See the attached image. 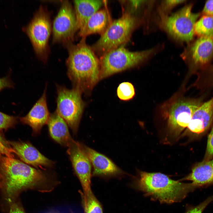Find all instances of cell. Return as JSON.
Returning a JSON list of instances; mask_svg holds the SVG:
<instances>
[{"label":"cell","instance_id":"obj_32","mask_svg":"<svg viewBox=\"0 0 213 213\" xmlns=\"http://www.w3.org/2000/svg\"><path fill=\"white\" fill-rule=\"evenodd\" d=\"M184 0H167L164 2L165 4L168 7H171L179 4L183 3Z\"/></svg>","mask_w":213,"mask_h":213},{"label":"cell","instance_id":"obj_21","mask_svg":"<svg viewBox=\"0 0 213 213\" xmlns=\"http://www.w3.org/2000/svg\"><path fill=\"white\" fill-rule=\"evenodd\" d=\"M194 33L199 37L213 36V16L203 15L195 24Z\"/></svg>","mask_w":213,"mask_h":213},{"label":"cell","instance_id":"obj_20","mask_svg":"<svg viewBox=\"0 0 213 213\" xmlns=\"http://www.w3.org/2000/svg\"><path fill=\"white\" fill-rule=\"evenodd\" d=\"M108 17L105 9L98 10L88 19L84 28L79 32V35L82 38L91 34L99 33L101 35L106 29L108 25Z\"/></svg>","mask_w":213,"mask_h":213},{"label":"cell","instance_id":"obj_17","mask_svg":"<svg viewBox=\"0 0 213 213\" xmlns=\"http://www.w3.org/2000/svg\"><path fill=\"white\" fill-rule=\"evenodd\" d=\"M183 180L191 181L198 188L213 185V159L196 164L189 175L180 180Z\"/></svg>","mask_w":213,"mask_h":213},{"label":"cell","instance_id":"obj_33","mask_svg":"<svg viewBox=\"0 0 213 213\" xmlns=\"http://www.w3.org/2000/svg\"><path fill=\"white\" fill-rule=\"evenodd\" d=\"M143 1L139 0L130 1V3L133 7L135 8H137L142 3Z\"/></svg>","mask_w":213,"mask_h":213},{"label":"cell","instance_id":"obj_12","mask_svg":"<svg viewBox=\"0 0 213 213\" xmlns=\"http://www.w3.org/2000/svg\"><path fill=\"white\" fill-rule=\"evenodd\" d=\"M188 52L196 69L199 72L205 69L211 65L213 58V36L199 37L190 46Z\"/></svg>","mask_w":213,"mask_h":213},{"label":"cell","instance_id":"obj_29","mask_svg":"<svg viewBox=\"0 0 213 213\" xmlns=\"http://www.w3.org/2000/svg\"><path fill=\"white\" fill-rule=\"evenodd\" d=\"M7 203L9 207V213H26L17 199L12 200Z\"/></svg>","mask_w":213,"mask_h":213},{"label":"cell","instance_id":"obj_27","mask_svg":"<svg viewBox=\"0 0 213 213\" xmlns=\"http://www.w3.org/2000/svg\"><path fill=\"white\" fill-rule=\"evenodd\" d=\"M213 157V127L208 138L207 147L203 161H207L212 159Z\"/></svg>","mask_w":213,"mask_h":213},{"label":"cell","instance_id":"obj_28","mask_svg":"<svg viewBox=\"0 0 213 213\" xmlns=\"http://www.w3.org/2000/svg\"><path fill=\"white\" fill-rule=\"evenodd\" d=\"M15 152L11 147H9L4 139L0 135V156H5L13 157V154Z\"/></svg>","mask_w":213,"mask_h":213},{"label":"cell","instance_id":"obj_6","mask_svg":"<svg viewBox=\"0 0 213 213\" xmlns=\"http://www.w3.org/2000/svg\"><path fill=\"white\" fill-rule=\"evenodd\" d=\"M56 86L57 106L55 111L75 134L85 105L81 97L82 93L73 88L69 89L57 85Z\"/></svg>","mask_w":213,"mask_h":213},{"label":"cell","instance_id":"obj_5","mask_svg":"<svg viewBox=\"0 0 213 213\" xmlns=\"http://www.w3.org/2000/svg\"><path fill=\"white\" fill-rule=\"evenodd\" d=\"M154 49L132 52L122 45L102 55L100 61V79L130 68L146 58Z\"/></svg>","mask_w":213,"mask_h":213},{"label":"cell","instance_id":"obj_10","mask_svg":"<svg viewBox=\"0 0 213 213\" xmlns=\"http://www.w3.org/2000/svg\"><path fill=\"white\" fill-rule=\"evenodd\" d=\"M203 103L201 98L174 103L167 115L168 125L171 131L178 135L187 128L193 113Z\"/></svg>","mask_w":213,"mask_h":213},{"label":"cell","instance_id":"obj_19","mask_svg":"<svg viewBox=\"0 0 213 213\" xmlns=\"http://www.w3.org/2000/svg\"><path fill=\"white\" fill-rule=\"evenodd\" d=\"M74 3L77 28L80 31L90 17L99 10L103 2L99 0H74Z\"/></svg>","mask_w":213,"mask_h":213},{"label":"cell","instance_id":"obj_3","mask_svg":"<svg viewBox=\"0 0 213 213\" xmlns=\"http://www.w3.org/2000/svg\"><path fill=\"white\" fill-rule=\"evenodd\" d=\"M135 188L161 203L180 202L198 188L192 183H184L171 179L160 172L140 171L134 184Z\"/></svg>","mask_w":213,"mask_h":213},{"label":"cell","instance_id":"obj_30","mask_svg":"<svg viewBox=\"0 0 213 213\" xmlns=\"http://www.w3.org/2000/svg\"><path fill=\"white\" fill-rule=\"evenodd\" d=\"M202 13L203 15L213 16V0H209L206 1Z\"/></svg>","mask_w":213,"mask_h":213},{"label":"cell","instance_id":"obj_11","mask_svg":"<svg viewBox=\"0 0 213 213\" xmlns=\"http://www.w3.org/2000/svg\"><path fill=\"white\" fill-rule=\"evenodd\" d=\"M67 153L74 171L81 183L84 195L92 191V176L91 162L83 148L82 143L74 141L68 146Z\"/></svg>","mask_w":213,"mask_h":213},{"label":"cell","instance_id":"obj_7","mask_svg":"<svg viewBox=\"0 0 213 213\" xmlns=\"http://www.w3.org/2000/svg\"><path fill=\"white\" fill-rule=\"evenodd\" d=\"M192 4L183 8L170 16H162L160 24L168 33L175 38L189 42L193 38L194 27L200 13L192 11Z\"/></svg>","mask_w":213,"mask_h":213},{"label":"cell","instance_id":"obj_9","mask_svg":"<svg viewBox=\"0 0 213 213\" xmlns=\"http://www.w3.org/2000/svg\"><path fill=\"white\" fill-rule=\"evenodd\" d=\"M53 41L65 46L72 43L78 30L75 15L70 3L63 1L53 24Z\"/></svg>","mask_w":213,"mask_h":213},{"label":"cell","instance_id":"obj_4","mask_svg":"<svg viewBox=\"0 0 213 213\" xmlns=\"http://www.w3.org/2000/svg\"><path fill=\"white\" fill-rule=\"evenodd\" d=\"M136 23L135 18L125 12L108 25L91 49L102 55L122 46L128 40Z\"/></svg>","mask_w":213,"mask_h":213},{"label":"cell","instance_id":"obj_24","mask_svg":"<svg viewBox=\"0 0 213 213\" xmlns=\"http://www.w3.org/2000/svg\"><path fill=\"white\" fill-rule=\"evenodd\" d=\"M117 94L118 97L121 100H130L133 98L135 94L134 86L129 82L122 83L117 88Z\"/></svg>","mask_w":213,"mask_h":213},{"label":"cell","instance_id":"obj_18","mask_svg":"<svg viewBox=\"0 0 213 213\" xmlns=\"http://www.w3.org/2000/svg\"><path fill=\"white\" fill-rule=\"evenodd\" d=\"M47 124L51 137L57 143L67 147L74 141L70 135L67 124L56 111L50 114Z\"/></svg>","mask_w":213,"mask_h":213},{"label":"cell","instance_id":"obj_31","mask_svg":"<svg viewBox=\"0 0 213 213\" xmlns=\"http://www.w3.org/2000/svg\"><path fill=\"white\" fill-rule=\"evenodd\" d=\"M13 87V83L9 78V76L0 78V91L6 88H12Z\"/></svg>","mask_w":213,"mask_h":213},{"label":"cell","instance_id":"obj_34","mask_svg":"<svg viewBox=\"0 0 213 213\" xmlns=\"http://www.w3.org/2000/svg\"><path fill=\"white\" fill-rule=\"evenodd\" d=\"M71 213H74L73 212H71Z\"/></svg>","mask_w":213,"mask_h":213},{"label":"cell","instance_id":"obj_8","mask_svg":"<svg viewBox=\"0 0 213 213\" xmlns=\"http://www.w3.org/2000/svg\"><path fill=\"white\" fill-rule=\"evenodd\" d=\"M51 30L49 14L41 6L26 28L37 57L45 63L48 57L49 38Z\"/></svg>","mask_w":213,"mask_h":213},{"label":"cell","instance_id":"obj_22","mask_svg":"<svg viewBox=\"0 0 213 213\" xmlns=\"http://www.w3.org/2000/svg\"><path fill=\"white\" fill-rule=\"evenodd\" d=\"M81 194L85 213H103L101 205L92 191L86 195Z\"/></svg>","mask_w":213,"mask_h":213},{"label":"cell","instance_id":"obj_14","mask_svg":"<svg viewBox=\"0 0 213 213\" xmlns=\"http://www.w3.org/2000/svg\"><path fill=\"white\" fill-rule=\"evenodd\" d=\"M46 85L42 96L27 114L20 118L22 123L32 128L33 135H37L40 132L42 127L47 124L50 117L46 101Z\"/></svg>","mask_w":213,"mask_h":213},{"label":"cell","instance_id":"obj_23","mask_svg":"<svg viewBox=\"0 0 213 213\" xmlns=\"http://www.w3.org/2000/svg\"><path fill=\"white\" fill-rule=\"evenodd\" d=\"M196 85L202 91L213 87V65L199 72Z\"/></svg>","mask_w":213,"mask_h":213},{"label":"cell","instance_id":"obj_16","mask_svg":"<svg viewBox=\"0 0 213 213\" xmlns=\"http://www.w3.org/2000/svg\"><path fill=\"white\" fill-rule=\"evenodd\" d=\"M213 122V97L203 102L194 112L187 127L192 133L199 135L205 133Z\"/></svg>","mask_w":213,"mask_h":213},{"label":"cell","instance_id":"obj_26","mask_svg":"<svg viewBox=\"0 0 213 213\" xmlns=\"http://www.w3.org/2000/svg\"><path fill=\"white\" fill-rule=\"evenodd\" d=\"M213 201V195L196 206H189L185 213H202L207 206Z\"/></svg>","mask_w":213,"mask_h":213},{"label":"cell","instance_id":"obj_15","mask_svg":"<svg viewBox=\"0 0 213 213\" xmlns=\"http://www.w3.org/2000/svg\"><path fill=\"white\" fill-rule=\"evenodd\" d=\"M12 148L24 163L37 168L52 167L54 162L42 154L30 143L22 141L12 142Z\"/></svg>","mask_w":213,"mask_h":213},{"label":"cell","instance_id":"obj_2","mask_svg":"<svg viewBox=\"0 0 213 213\" xmlns=\"http://www.w3.org/2000/svg\"><path fill=\"white\" fill-rule=\"evenodd\" d=\"M69 56L66 60L67 74L73 88L81 93L91 90L100 80L99 60L82 38L76 45L66 46Z\"/></svg>","mask_w":213,"mask_h":213},{"label":"cell","instance_id":"obj_13","mask_svg":"<svg viewBox=\"0 0 213 213\" xmlns=\"http://www.w3.org/2000/svg\"><path fill=\"white\" fill-rule=\"evenodd\" d=\"M82 144L93 168L92 176L109 178L125 175V172L107 157Z\"/></svg>","mask_w":213,"mask_h":213},{"label":"cell","instance_id":"obj_25","mask_svg":"<svg viewBox=\"0 0 213 213\" xmlns=\"http://www.w3.org/2000/svg\"><path fill=\"white\" fill-rule=\"evenodd\" d=\"M16 117L9 115L0 111V130L14 126L17 123Z\"/></svg>","mask_w":213,"mask_h":213},{"label":"cell","instance_id":"obj_36","mask_svg":"<svg viewBox=\"0 0 213 213\" xmlns=\"http://www.w3.org/2000/svg\"></svg>","mask_w":213,"mask_h":213},{"label":"cell","instance_id":"obj_1","mask_svg":"<svg viewBox=\"0 0 213 213\" xmlns=\"http://www.w3.org/2000/svg\"><path fill=\"white\" fill-rule=\"evenodd\" d=\"M13 157L0 156V188L7 203L25 191L47 193L54 189L57 182L46 173Z\"/></svg>","mask_w":213,"mask_h":213},{"label":"cell","instance_id":"obj_35","mask_svg":"<svg viewBox=\"0 0 213 213\" xmlns=\"http://www.w3.org/2000/svg\"></svg>","mask_w":213,"mask_h":213}]
</instances>
